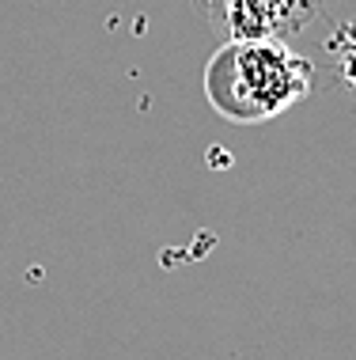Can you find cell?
I'll use <instances>...</instances> for the list:
<instances>
[{
    "label": "cell",
    "mask_w": 356,
    "mask_h": 360,
    "mask_svg": "<svg viewBox=\"0 0 356 360\" xmlns=\"http://www.w3.org/2000/svg\"><path fill=\"white\" fill-rule=\"evenodd\" d=\"M213 19L228 38H284L311 19V0H213Z\"/></svg>",
    "instance_id": "cell-2"
},
{
    "label": "cell",
    "mask_w": 356,
    "mask_h": 360,
    "mask_svg": "<svg viewBox=\"0 0 356 360\" xmlns=\"http://www.w3.org/2000/svg\"><path fill=\"white\" fill-rule=\"evenodd\" d=\"M330 53H334V61H338L341 80L356 91V19L341 23L338 31L330 34Z\"/></svg>",
    "instance_id": "cell-3"
},
{
    "label": "cell",
    "mask_w": 356,
    "mask_h": 360,
    "mask_svg": "<svg viewBox=\"0 0 356 360\" xmlns=\"http://www.w3.org/2000/svg\"><path fill=\"white\" fill-rule=\"evenodd\" d=\"M315 69L281 38H228L205 65V95L228 122L254 125L292 110L311 91Z\"/></svg>",
    "instance_id": "cell-1"
}]
</instances>
